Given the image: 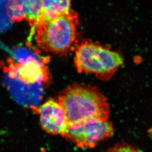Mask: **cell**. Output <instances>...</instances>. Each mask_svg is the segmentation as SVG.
Masks as SVG:
<instances>
[{
	"instance_id": "cell-1",
	"label": "cell",
	"mask_w": 152,
	"mask_h": 152,
	"mask_svg": "<svg viewBox=\"0 0 152 152\" xmlns=\"http://www.w3.org/2000/svg\"><path fill=\"white\" fill-rule=\"evenodd\" d=\"M58 102L71 124L108 119L110 109L107 98L94 87L74 85L61 93Z\"/></svg>"
},
{
	"instance_id": "cell-2",
	"label": "cell",
	"mask_w": 152,
	"mask_h": 152,
	"mask_svg": "<svg viewBox=\"0 0 152 152\" xmlns=\"http://www.w3.org/2000/svg\"><path fill=\"white\" fill-rule=\"evenodd\" d=\"M78 15L69 13L38 24L34 33L38 45L44 50L62 54L71 50L77 42Z\"/></svg>"
},
{
	"instance_id": "cell-3",
	"label": "cell",
	"mask_w": 152,
	"mask_h": 152,
	"mask_svg": "<svg viewBox=\"0 0 152 152\" xmlns=\"http://www.w3.org/2000/svg\"><path fill=\"white\" fill-rule=\"evenodd\" d=\"M74 62L79 72L108 77L123 65L124 58L119 52L86 41L77 49Z\"/></svg>"
},
{
	"instance_id": "cell-4",
	"label": "cell",
	"mask_w": 152,
	"mask_h": 152,
	"mask_svg": "<svg viewBox=\"0 0 152 152\" xmlns=\"http://www.w3.org/2000/svg\"><path fill=\"white\" fill-rule=\"evenodd\" d=\"M115 129L108 121H91L79 124L69 123L62 136L81 148H94L110 138Z\"/></svg>"
},
{
	"instance_id": "cell-5",
	"label": "cell",
	"mask_w": 152,
	"mask_h": 152,
	"mask_svg": "<svg viewBox=\"0 0 152 152\" xmlns=\"http://www.w3.org/2000/svg\"><path fill=\"white\" fill-rule=\"evenodd\" d=\"M38 112L41 127L45 132L53 135L63 134L69 121L58 102L48 100L38 108Z\"/></svg>"
},
{
	"instance_id": "cell-6",
	"label": "cell",
	"mask_w": 152,
	"mask_h": 152,
	"mask_svg": "<svg viewBox=\"0 0 152 152\" xmlns=\"http://www.w3.org/2000/svg\"><path fill=\"white\" fill-rule=\"evenodd\" d=\"M42 0H11L7 6V13L12 21L26 20L31 26V34L39 20Z\"/></svg>"
},
{
	"instance_id": "cell-7",
	"label": "cell",
	"mask_w": 152,
	"mask_h": 152,
	"mask_svg": "<svg viewBox=\"0 0 152 152\" xmlns=\"http://www.w3.org/2000/svg\"><path fill=\"white\" fill-rule=\"evenodd\" d=\"M40 64L34 59L20 61L10 69L9 75L12 78L26 84L37 85L42 79V69Z\"/></svg>"
},
{
	"instance_id": "cell-8",
	"label": "cell",
	"mask_w": 152,
	"mask_h": 152,
	"mask_svg": "<svg viewBox=\"0 0 152 152\" xmlns=\"http://www.w3.org/2000/svg\"><path fill=\"white\" fill-rule=\"evenodd\" d=\"M70 5L71 0H42V10L38 24L69 13L71 10Z\"/></svg>"
},
{
	"instance_id": "cell-9",
	"label": "cell",
	"mask_w": 152,
	"mask_h": 152,
	"mask_svg": "<svg viewBox=\"0 0 152 152\" xmlns=\"http://www.w3.org/2000/svg\"><path fill=\"white\" fill-rule=\"evenodd\" d=\"M107 152H142L135 146L126 142H120L109 149Z\"/></svg>"
}]
</instances>
